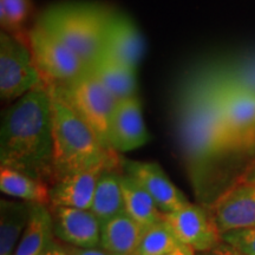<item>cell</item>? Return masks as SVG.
<instances>
[{
    "mask_svg": "<svg viewBox=\"0 0 255 255\" xmlns=\"http://www.w3.org/2000/svg\"><path fill=\"white\" fill-rule=\"evenodd\" d=\"M149 141L138 96L121 101L115 108L109 128L110 146L117 152L141 148Z\"/></svg>",
    "mask_w": 255,
    "mask_h": 255,
    "instance_id": "14",
    "label": "cell"
},
{
    "mask_svg": "<svg viewBox=\"0 0 255 255\" xmlns=\"http://www.w3.org/2000/svg\"><path fill=\"white\" fill-rule=\"evenodd\" d=\"M31 13L30 0H0V21L5 32L26 38L25 31Z\"/></svg>",
    "mask_w": 255,
    "mask_h": 255,
    "instance_id": "24",
    "label": "cell"
},
{
    "mask_svg": "<svg viewBox=\"0 0 255 255\" xmlns=\"http://www.w3.org/2000/svg\"><path fill=\"white\" fill-rule=\"evenodd\" d=\"M123 193L124 213L144 227H150L164 218L158 206L143 188L129 175L123 173L121 177Z\"/></svg>",
    "mask_w": 255,
    "mask_h": 255,
    "instance_id": "21",
    "label": "cell"
},
{
    "mask_svg": "<svg viewBox=\"0 0 255 255\" xmlns=\"http://www.w3.org/2000/svg\"><path fill=\"white\" fill-rule=\"evenodd\" d=\"M210 213L222 235L255 227V163L216 196Z\"/></svg>",
    "mask_w": 255,
    "mask_h": 255,
    "instance_id": "8",
    "label": "cell"
},
{
    "mask_svg": "<svg viewBox=\"0 0 255 255\" xmlns=\"http://www.w3.org/2000/svg\"><path fill=\"white\" fill-rule=\"evenodd\" d=\"M124 173L131 176L152 197L161 212L171 213L186 206L189 201L171 182L161 165L155 162H123Z\"/></svg>",
    "mask_w": 255,
    "mask_h": 255,
    "instance_id": "13",
    "label": "cell"
},
{
    "mask_svg": "<svg viewBox=\"0 0 255 255\" xmlns=\"http://www.w3.org/2000/svg\"><path fill=\"white\" fill-rule=\"evenodd\" d=\"M181 242L163 220L146 228L136 255H164L181 246Z\"/></svg>",
    "mask_w": 255,
    "mask_h": 255,
    "instance_id": "23",
    "label": "cell"
},
{
    "mask_svg": "<svg viewBox=\"0 0 255 255\" xmlns=\"http://www.w3.org/2000/svg\"><path fill=\"white\" fill-rule=\"evenodd\" d=\"M196 255H247L244 252L239 251L238 248L233 247L232 245L227 244V242L222 241L218 246L212 248V250L201 252V253H196Z\"/></svg>",
    "mask_w": 255,
    "mask_h": 255,
    "instance_id": "27",
    "label": "cell"
},
{
    "mask_svg": "<svg viewBox=\"0 0 255 255\" xmlns=\"http://www.w3.org/2000/svg\"><path fill=\"white\" fill-rule=\"evenodd\" d=\"M175 127L196 186L203 184L220 159L235 154L220 105L218 66L200 70L184 82L175 107Z\"/></svg>",
    "mask_w": 255,
    "mask_h": 255,
    "instance_id": "1",
    "label": "cell"
},
{
    "mask_svg": "<svg viewBox=\"0 0 255 255\" xmlns=\"http://www.w3.org/2000/svg\"><path fill=\"white\" fill-rule=\"evenodd\" d=\"M0 189L5 195L34 205H50V184L15 169L0 168Z\"/></svg>",
    "mask_w": 255,
    "mask_h": 255,
    "instance_id": "20",
    "label": "cell"
},
{
    "mask_svg": "<svg viewBox=\"0 0 255 255\" xmlns=\"http://www.w3.org/2000/svg\"><path fill=\"white\" fill-rule=\"evenodd\" d=\"M122 165L107 169L102 174L96 187L90 210L97 216L101 223L124 213L123 193L121 187Z\"/></svg>",
    "mask_w": 255,
    "mask_h": 255,
    "instance_id": "19",
    "label": "cell"
},
{
    "mask_svg": "<svg viewBox=\"0 0 255 255\" xmlns=\"http://www.w3.org/2000/svg\"><path fill=\"white\" fill-rule=\"evenodd\" d=\"M26 40L44 83L68 85L88 71L87 65L69 46L40 25L28 30Z\"/></svg>",
    "mask_w": 255,
    "mask_h": 255,
    "instance_id": "5",
    "label": "cell"
},
{
    "mask_svg": "<svg viewBox=\"0 0 255 255\" xmlns=\"http://www.w3.org/2000/svg\"><path fill=\"white\" fill-rule=\"evenodd\" d=\"M111 15L98 6L64 4L44 12L37 24L69 46L89 70L103 55Z\"/></svg>",
    "mask_w": 255,
    "mask_h": 255,
    "instance_id": "4",
    "label": "cell"
},
{
    "mask_svg": "<svg viewBox=\"0 0 255 255\" xmlns=\"http://www.w3.org/2000/svg\"><path fill=\"white\" fill-rule=\"evenodd\" d=\"M144 51V39L131 19L111 15L105 32L103 55L137 70Z\"/></svg>",
    "mask_w": 255,
    "mask_h": 255,
    "instance_id": "15",
    "label": "cell"
},
{
    "mask_svg": "<svg viewBox=\"0 0 255 255\" xmlns=\"http://www.w3.org/2000/svg\"><path fill=\"white\" fill-rule=\"evenodd\" d=\"M226 81L255 95V56L240 59L232 66H219Z\"/></svg>",
    "mask_w": 255,
    "mask_h": 255,
    "instance_id": "25",
    "label": "cell"
},
{
    "mask_svg": "<svg viewBox=\"0 0 255 255\" xmlns=\"http://www.w3.org/2000/svg\"><path fill=\"white\" fill-rule=\"evenodd\" d=\"M120 159L73 171L59 177L50 186L51 207L90 209L98 181L107 169L122 165Z\"/></svg>",
    "mask_w": 255,
    "mask_h": 255,
    "instance_id": "11",
    "label": "cell"
},
{
    "mask_svg": "<svg viewBox=\"0 0 255 255\" xmlns=\"http://www.w3.org/2000/svg\"><path fill=\"white\" fill-rule=\"evenodd\" d=\"M219 73L220 105L233 150L251 152L255 149V95L226 81L220 69Z\"/></svg>",
    "mask_w": 255,
    "mask_h": 255,
    "instance_id": "9",
    "label": "cell"
},
{
    "mask_svg": "<svg viewBox=\"0 0 255 255\" xmlns=\"http://www.w3.org/2000/svg\"><path fill=\"white\" fill-rule=\"evenodd\" d=\"M146 227L126 213L102 223L101 247L114 255H136Z\"/></svg>",
    "mask_w": 255,
    "mask_h": 255,
    "instance_id": "16",
    "label": "cell"
},
{
    "mask_svg": "<svg viewBox=\"0 0 255 255\" xmlns=\"http://www.w3.org/2000/svg\"><path fill=\"white\" fill-rule=\"evenodd\" d=\"M164 221L178 240L196 253L212 250L223 241L212 213L199 205L188 202L175 212L165 213Z\"/></svg>",
    "mask_w": 255,
    "mask_h": 255,
    "instance_id": "10",
    "label": "cell"
},
{
    "mask_svg": "<svg viewBox=\"0 0 255 255\" xmlns=\"http://www.w3.org/2000/svg\"><path fill=\"white\" fill-rule=\"evenodd\" d=\"M62 88L68 101L95 130L102 143L113 149L109 143V128L119 102L89 70L70 84L62 85Z\"/></svg>",
    "mask_w": 255,
    "mask_h": 255,
    "instance_id": "7",
    "label": "cell"
},
{
    "mask_svg": "<svg viewBox=\"0 0 255 255\" xmlns=\"http://www.w3.org/2000/svg\"><path fill=\"white\" fill-rule=\"evenodd\" d=\"M55 238L50 206L34 205L13 255H40Z\"/></svg>",
    "mask_w": 255,
    "mask_h": 255,
    "instance_id": "22",
    "label": "cell"
},
{
    "mask_svg": "<svg viewBox=\"0 0 255 255\" xmlns=\"http://www.w3.org/2000/svg\"><path fill=\"white\" fill-rule=\"evenodd\" d=\"M33 206L27 201H0V255L14 254Z\"/></svg>",
    "mask_w": 255,
    "mask_h": 255,
    "instance_id": "18",
    "label": "cell"
},
{
    "mask_svg": "<svg viewBox=\"0 0 255 255\" xmlns=\"http://www.w3.org/2000/svg\"><path fill=\"white\" fill-rule=\"evenodd\" d=\"M222 240L247 255H255V227L234 229L222 235Z\"/></svg>",
    "mask_w": 255,
    "mask_h": 255,
    "instance_id": "26",
    "label": "cell"
},
{
    "mask_svg": "<svg viewBox=\"0 0 255 255\" xmlns=\"http://www.w3.org/2000/svg\"><path fill=\"white\" fill-rule=\"evenodd\" d=\"M52 114L53 181L64 175L120 159L105 146L64 94L62 85L47 84ZM51 183V184H52Z\"/></svg>",
    "mask_w": 255,
    "mask_h": 255,
    "instance_id": "3",
    "label": "cell"
},
{
    "mask_svg": "<svg viewBox=\"0 0 255 255\" xmlns=\"http://www.w3.org/2000/svg\"><path fill=\"white\" fill-rule=\"evenodd\" d=\"M40 255H69L66 246H62V241H59L56 237L49 242L45 250L41 252Z\"/></svg>",
    "mask_w": 255,
    "mask_h": 255,
    "instance_id": "29",
    "label": "cell"
},
{
    "mask_svg": "<svg viewBox=\"0 0 255 255\" xmlns=\"http://www.w3.org/2000/svg\"><path fill=\"white\" fill-rule=\"evenodd\" d=\"M52 114L41 81L6 110L0 132L1 167L23 171L51 186L53 181Z\"/></svg>",
    "mask_w": 255,
    "mask_h": 255,
    "instance_id": "2",
    "label": "cell"
},
{
    "mask_svg": "<svg viewBox=\"0 0 255 255\" xmlns=\"http://www.w3.org/2000/svg\"><path fill=\"white\" fill-rule=\"evenodd\" d=\"M53 233L59 241L73 247L101 246L102 223L90 209L51 207Z\"/></svg>",
    "mask_w": 255,
    "mask_h": 255,
    "instance_id": "12",
    "label": "cell"
},
{
    "mask_svg": "<svg viewBox=\"0 0 255 255\" xmlns=\"http://www.w3.org/2000/svg\"><path fill=\"white\" fill-rule=\"evenodd\" d=\"M69 255H114L104 248L92 247V248H83V247H73L66 245Z\"/></svg>",
    "mask_w": 255,
    "mask_h": 255,
    "instance_id": "28",
    "label": "cell"
},
{
    "mask_svg": "<svg viewBox=\"0 0 255 255\" xmlns=\"http://www.w3.org/2000/svg\"><path fill=\"white\" fill-rule=\"evenodd\" d=\"M117 102L137 96L136 69L102 55L89 69Z\"/></svg>",
    "mask_w": 255,
    "mask_h": 255,
    "instance_id": "17",
    "label": "cell"
},
{
    "mask_svg": "<svg viewBox=\"0 0 255 255\" xmlns=\"http://www.w3.org/2000/svg\"><path fill=\"white\" fill-rule=\"evenodd\" d=\"M41 83L26 38L2 31L0 34V95L17 101Z\"/></svg>",
    "mask_w": 255,
    "mask_h": 255,
    "instance_id": "6",
    "label": "cell"
},
{
    "mask_svg": "<svg viewBox=\"0 0 255 255\" xmlns=\"http://www.w3.org/2000/svg\"><path fill=\"white\" fill-rule=\"evenodd\" d=\"M164 255H196V252L194 251L191 247L182 244L181 246H178L176 250L169 252V253L164 254Z\"/></svg>",
    "mask_w": 255,
    "mask_h": 255,
    "instance_id": "30",
    "label": "cell"
}]
</instances>
